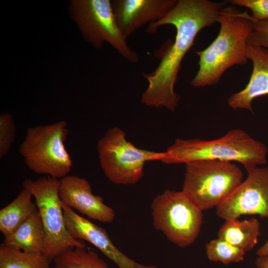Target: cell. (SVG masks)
Returning a JSON list of instances; mask_svg holds the SVG:
<instances>
[{"label": "cell", "mask_w": 268, "mask_h": 268, "mask_svg": "<svg viewBox=\"0 0 268 268\" xmlns=\"http://www.w3.org/2000/svg\"><path fill=\"white\" fill-rule=\"evenodd\" d=\"M228 3L227 1L178 0L163 18L149 24L147 29L149 33L170 24L176 28V34L174 42L169 40L164 46L156 68L151 72L142 73L148 84L141 95L142 103L151 107H165L171 112L176 110L180 97L175 92L174 86L183 59L199 32L216 22L220 10Z\"/></svg>", "instance_id": "1"}, {"label": "cell", "mask_w": 268, "mask_h": 268, "mask_svg": "<svg viewBox=\"0 0 268 268\" xmlns=\"http://www.w3.org/2000/svg\"><path fill=\"white\" fill-rule=\"evenodd\" d=\"M253 20L247 11L242 12L234 5L221 8L216 21L220 25L217 36L206 49L196 52L200 57L199 68L191 81L193 86L215 84L227 69L247 63Z\"/></svg>", "instance_id": "2"}, {"label": "cell", "mask_w": 268, "mask_h": 268, "mask_svg": "<svg viewBox=\"0 0 268 268\" xmlns=\"http://www.w3.org/2000/svg\"><path fill=\"white\" fill-rule=\"evenodd\" d=\"M268 148L241 129H232L212 140L178 138L164 151L161 161L186 164L197 160L238 162L249 170L267 162Z\"/></svg>", "instance_id": "3"}, {"label": "cell", "mask_w": 268, "mask_h": 268, "mask_svg": "<svg viewBox=\"0 0 268 268\" xmlns=\"http://www.w3.org/2000/svg\"><path fill=\"white\" fill-rule=\"evenodd\" d=\"M68 133L65 121L28 129L19 148L28 168L59 180L68 175L72 166L65 143Z\"/></svg>", "instance_id": "4"}, {"label": "cell", "mask_w": 268, "mask_h": 268, "mask_svg": "<svg viewBox=\"0 0 268 268\" xmlns=\"http://www.w3.org/2000/svg\"><path fill=\"white\" fill-rule=\"evenodd\" d=\"M182 191L202 211L216 207L242 182L232 162L197 160L185 164Z\"/></svg>", "instance_id": "5"}, {"label": "cell", "mask_w": 268, "mask_h": 268, "mask_svg": "<svg viewBox=\"0 0 268 268\" xmlns=\"http://www.w3.org/2000/svg\"><path fill=\"white\" fill-rule=\"evenodd\" d=\"M97 151L101 167L112 183L122 185L136 184L142 177L146 162L161 160L164 152L135 146L127 138L125 132L112 127L99 139Z\"/></svg>", "instance_id": "6"}, {"label": "cell", "mask_w": 268, "mask_h": 268, "mask_svg": "<svg viewBox=\"0 0 268 268\" xmlns=\"http://www.w3.org/2000/svg\"><path fill=\"white\" fill-rule=\"evenodd\" d=\"M22 185L35 200L45 232L43 254L45 256L53 261L68 250L86 246L83 242L73 238L66 227L59 179L46 176L35 180L26 179Z\"/></svg>", "instance_id": "7"}, {"label": "cell", "mask_w": 268, "mask_h": 268, "mask_svg": "<svg viewBox=\"0 0 268 268\" xmlns=\"http://www.w3.org/2000/svg\"><path fill=\"white\" fill-rule=\"evenodd\" d=\"M70 18L85 41L96 49L108 43L128 61L137 63L139 58L129 46L116 21L110 0H71Z\"/></svg>", "instance_id": "8"}, {"label": "cell", "mask_w": 268, "mask_h": 268, "mask_svg": "<svg viewBox=\"0 0 268 268\" xmlns=\"http://www.w3.org/2000/svg\"><path fill=\"white\" fill-rule=\"evenodd\" d=\"M155 228L180 247L193 244L202 223V210L182 191L166 190L157 195L151 205Z\"/></svg>", "instance_id": "9"}, {"label": "cell", "mask_w": 268, "mask_h": 268, "mask_svg": "<svg viewBox=\"0 0 268 268\" xmlns=\"http://www.w3.org/2000/svg\"><path fill=\"white\" fill-rule=\"evenodd\" d=\"M238 187L216 207V215L225 220L244 215L268 219V168H253Z\"/></svg>", "instance_id": "10"}, {"label": "cell", "mask_w": 268, "mask_h": 268, "mask_svg": "<svg viewBox=\"0 0 268 268\" xmlns=\"http://www.w3.org/2000/svg\"><path fill=\"white\" fill-rule=\"evenodd\" d=\"M62 205L66 226L71 237L92 244L118 268H159L139 264L127 257L113 243L105 229L81 216L62 201Z\"/></svg>", "instance_id": "11"}, {"label": "cell", "mask_w": 268, "mask_h": 268, "mask_svg": "<svg viewBox=\"0 0 268 268\" xmlns=\"http://www.w3.org/2000/svg\"><path fill=\"white\" fill-rule=\"evenodd\" d=\"M59 182L60 198L66 205L92 220L104 223L114 221V210L104 203L101 197L94 195L85 178L67 175Z\"/></svg>", "instance_id": "12"}, {"label": "cell", "mask_w": 268, "mask_h": 268, "mask_svg": "<svg viewBox=\"0 0 268 268\" xmlns=\"http://www.w3.org/2000/svg\"><path fill=\"white\" fill-rule=\"evenodd\" d=\"M178 0H111L117 25L127 39L146 23L163 18L176 4Z\"/></svg>", "instance_id": "13"}, {"label": "cell", "mask_w": 268, "mask_h": 268, "mask_svg": "<svg viewBox=\"0 0 268 268\" xmlns=\"http://www.w3.org/2000/svg\"><path fill=\"white\" fill-rule=\"evenodd\" d=\"M248 56L253 63V70L248 83L228 100L233 109H244L253 112V100L268 95V49L248 45Z\"/></svg>", "instance_id": "14"}, {"label": "cell", "mask_w": 268, "mask_h": 268, "mask_svg": "<svg viewBox=\"0 0 268 268\" xmlns=\"http://www.w3.org/2000/svg\"><path fill=\"white\" fill-rule=\"evenodd\" d=\"M2 244L25 252L43 253L45 232L38 209L14 232L4 237Z\"/></svg>", "instance_id": "15"}, {"label": "cell", "mask_w": 268, "mask_h": 268, "mask_svg": "<svg viewBox=\"0 0 268 268\" xmlns=\"http://www.w3.org/2000/svg\"><path fill=\"white\" fill-rule=\"evenodd\" d=\"M260 235V223L256 218H252L244 220H225L217 236L246 252L252 250L257 244Z\"/></svg>", "instance_id": "16"}, {"label": "cell", "mask_w": 268, "mask_h": 268, "mask_svg": "<svg viewBox=\"0 0 268 268\" xmlns=\"http://www.w3.org/2000/svg\"><path fill=\"white\" fill-rule=\"evenodd\" d=\"M33 196L22 188L17 197L0 210V231L4 237L14 232L37 209Z\"/></svg>", "instance_id": "17"}, {"label": "cell", "mask_w": 268, "mask_h": 268, "mask_svg": "<svg viewBox=\"0 0 268 268\" xmlns=\"http://www.w3.org/2000/svg\"><path fill=\"white\" fill-rule=\"evenodd\" d=\"M53 261L52 268H109L103 259L86 246L68 250Z\"/></svg>", "instance_id": "18"}, {"label": "cell", "mask_w": 268, "mask_h": 268, "mask_svg": "<svg viewBox=\"0 0 268 268\" xmlns=\"http://www.w3.org/2000/svg\"><path fill=\"white\" fill-rule=\"evenodd\" d=\"M51 261L43 253H28L0 246V268H52Z\"/></svg>", "instance_id": "19"}, {"label": "cell", "mask_w": 268, "mask_h": 268, "mask_svg": "<svg viewBox=\"0 0 268 268\" xmlns=\"http://www.w3.org/2000/svg\"><path fill=\"white\" fill-rule=\"evenodd\" d=\"M205 248L209 261L225 265L243 261L246 253L243 249L219 238L210 241Z\"/></svg>", "instance_id": "20"}, {"label": "cell", "mask_w": 268, "mask_h": 268, "mask_svg": "<svg viewBox=\"0 0 268 268\" xmlns=\"http://www.w3.org/2000/svg\"><path fill=\"white\" fill-rule=\"evenodd\" d=\"M16 127L13 116L4 112L0 115V158L10 151L16 136Z\"/></svg>", "instance_id": "21"}, {"label": "cell", "mask_w": 268, "mask_h": 268, "mask_svg": "<svg viewBox=\"0 0 268 268\" xmlns=\"http://www.w3.org/2000/svg\"><path fill=\"white\" fill-rule=\"evenodd\" d=\"M229 2L234 6L245 7L252 11L254 20H268V0H231Z\"/></svg>", "instance_id": "22"}, {"label": "cell", "mask_w": 268, "mask_h": 268, "mask_svg": "<svg viewBox=\"0 0 268 268\" xmlns=\"http://www.w3.org/2000/svg\"><path fill=\"white\" fill-rule=\"evenodd\" d=\"M248 44L268 49V20L253 21V31Z\"/></svg>", "instance_id": "23"}, {"label": "cell", "mask_w": 268, "mask_h": 268, "mask_svg": "<svg viewBox=\"0 0 268 268\" xmlns=\"http://www.w3.org/2000/svg\"><path fill=\"white\" fill-rule=\"evenodd\" d=\"M255 266L257 268H268V257H258Z\"/></svg>", "instance_id": "24"}, {"label": "cell", "mask_w": 268, "mask_h": 268, "mask_svg": "<svg viewBox=\"0 0 268 268\" xmlns=\"http://www.w3.org/2000/svg\"><path fill=\"white\" fill-rule=\"evenodd\" d=\"M256 254L258 257H268V239L257 250Z\"/></svg>", "instance_id": "25"}]
</instances>
